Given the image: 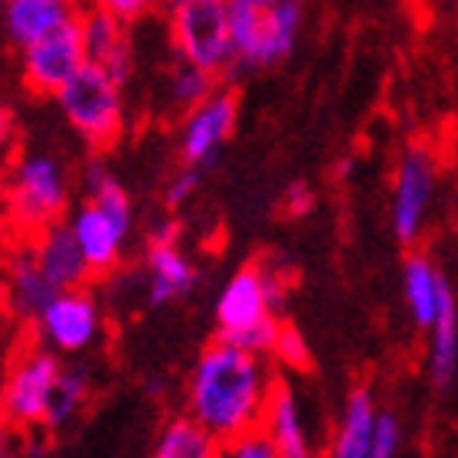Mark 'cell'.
Listing matches in <instances>:
<instances>
[{
	"label": "cell",
	"instance_id": "obj_26",
	"mask_svg": "<svg viewBox=\"0 0 458 458\" xmlns=\"http://www.w3.org/2000/svg\"><path fill=\"white\" fill-rule=\"evenodd\" d=\"M256 266H259V276H262V285L268 292V301H272V311H278L288 301L292 285H295V268H292L288 259L272 256V252L256 259Z\"/></svg>",
	"mask_w": 458,
	"mask_h": 458
},
{
	"label": "cell",
	"instance_id": "obj_24",
	"mask_svg": "<svg viewBox=\"0 0 458 458\" xmlns=\"http://www.w3.org/2000/svg\"><path fill=\"white\" fill-rule=\"evenodd\" d=\"M82 191H86L89 203H96L98 210H106L124 233H131V200H128L122 183L114 181V174L98 157L89 161L86 171H82Z\"/></svg>",
	"mask_w": 458,
	"mask_h": 458
},
{
	"label": "cell",
	"instance_id": "obj_17",
	"mask_svg": "<svg viewBox=\"0 0 458 458\" xmlns=\"http://www.w3.org/2000/svg\"><path fill=\"white\" fill-rule=\"evenodd\" d=\"M377 422H380V412H377L370 390L367 386L351 390L327 458H370L373 442H377Z\"/></svg>",
	"mask_w": 458,
	"mask_h": 458
},
{
	"label": "cell",
	"instance_id": "obj_7",
	"mask_svg": "<svg viewBox=\"0 0 458 458\" xmlns=\"http://www.w3.org/2000/svg\"><path fill=\"white\" fill-rule=\"evenodd\" d=\"M86 43L79 30V10L63 27H56L49 37L37 39L33 47L20 49V82L30 96H53L63 92L69 79L86 66Z\"/></svg>",
	"mask_w": 458,
	"mask_h": 458
},
{
	"label": "cell",
	"instance_id": "obj_9",
	"mask_svg": "<svg viewBox=\"0 0 458 458\" xmlns=\"http://www.w3.org/2000/svg\"><path fill=\"white\" fill-rule=\"evenodd\" d=\"M239 102L233 89H216L210 98H203L200 106L181 114L177 128V151L187 167H210L220 157V148L236 128Z\"/></svg>",
	"mask_w": 458,
	"mask_h": 458
},
{
	"label": "cell",
	"instance_id": "obj_32",
	"mask_svg": "<svg viewBox=\"0 0 458 458\" xmlns=\"http://www.w3.org/2000/svg\"><path fill=\"white\" fill-rule=\"evenodd\" d=\"M282 207H285L288 216H305L315 207V193L308 191V183H292L282 197Z\"/></svg>",
	"mask_w": 458,
	"mask_h": 458
},
{
	"label": "cell",
	"instance_id": "obj_14",
	"mask_svg": "<svg viewBox=\"0 0 458 458\" xmlns=\"http://www.w3.org/2000/svg\"><path fill=\"white\" fill-rule=\"evenodd\" d=\"M30 246H33V256H37L39 268H43V276L59 288V292H66V288H86V282L96 278L92 266H89L86 252L79 246L76 233L69 223H53L47 226L43 233L30 239Z\"/></svg>",
	"mask_w": 458,
	"mask_h": 458
},
{
	"label": "cell",
	"instance_id": "obj_21",
	"mask_svg": "<svg viewBox=\"0 0 458 458\" xmlns=\"http://www.w3.org/2000/svg\"><path fill=\"white\" fill-rule=\"evenodd\" d=\"M458 370V305L455 292H445L439 315L429 327V377L436 386H449Z\"/></svg>",
	"mask_w": 458,
	"mask_h": 458
},
{
	"label": "cell",
	"instance_id": "obj_4",
	"mask_svg": "<svg viewBox=\"0 0 458 458\" xmlns=\"http://www.w3.org/2000/svg\"><path fill=\"white\" fill-rule=\"evenodd\" d=\"M229 7H233L229 0H164L174 53L213 76H229L233 69Z\"/></svg>",
	"mask_w": 458,
	"mask_h": 458
},
{
	"label": "cell",
	"instance_id": "obj_23",
	"mask_svg": "<svg viewBox=\"0 0 458 458\" xmlns=\"http://www.w3.org/2000/svg\"><path fill=\"white\" fill-rule=\"evenodd\" d=\"M220 76H213L207 69L193 66L187 59H174V66L167 69V79H164V96H167V106L177 114H187L191 108H197L203 98H210L220 82Z\"/></svg>",
	"mask_w": 458,
	"mask_h": 458
},
{
	"label": "cell",
	"instance_id": "obj_18",
	"mask_svg": "<svg viewBox=\"0 0 458 458\" xmlns=\"http://www.w3.org/2000/svg\"><path fill=\"white\" fill-rule=\"evenodd\" d=\"M197 282V268L183 256L177 242H151L148 246V305H167L187 295Z\"/></svg>",
	"mask_w": 458,
	"mask_h": 458
},
{
	"label": "cell",
	"instance_id": "obj_10",
	"mask_svg": "<svg viewBox=\"0 0 458 458\" xmlns=\"http://www.w3.org/2000/svg\"><path fill=\"white\" fill-rule=\"evenodd\" d=\"M98 327H102V311L96 298L86 288H66V292H56L47 311L37 318L33 331L49 351L76 353L96 341Z\"/></svg>",
	"mask_w": 458,
	"mask_h": 458
},
{
	"label": "cell",
	"instance_id": "obj_29",
	"mask_svg": "<svg viewBox=\"0 0 458 458\" xmlns=\"http://www.w3.org/2000/svg\"><path fill=\"white\" fill-rule=\"evenodd\" d=\"M197 187H200V167H187V164H183V171H177L171 181H167L164 203H167V207H183V203L197 193Z\"/></svg>",
	"mask_w": 458,
	"mask_h": 458
},
{
	"label": "cell",
	"instance_id": "obj_19",
	"mask_svg": "<svg viewBox=\"0 0 458 458\" xmlns=\"http://www.w3.org/2000/svg\"><path fill=\"white\" fill-rule=\"evenodd\" d=\"M262 426H266V432L276 442L278 458H311V442H308L305 422H301L295 393H292L288 383L276 380L272 396L266 403Z\"/></svg>",
	"mask_w": 458,
	"mask_h": 458
},
{
	"label": "cell",
	"instance_id": "obj_22",
	"mask_svg": "<svg viewBox=\"0 0 458 458\" xmlns=\"http://www.w3.org/2000/svg\"><path fill=\"white\" fill-rule=\"evenodd\" d=\"M151 458H220V439L191 412L174 416L154 442Z\"/></svg>",
	"mask_w": 458,
	"mask_h": 458
},
{
	"label": "cell",
	"instance_id": "obj_28",
	"mask_svg": "<svg viewBox=\"0 0 458 458\" xmlns=\"http://www.w3.org/2000/svg\"><path fill=\"white\" fill-rule=\"evenodd\" d=\"M268 357H272L278 367H288V370H308V363H311L305 337L298 335V327H292V325L278 327V337H276V344H272V353H268Z\"/></svg>",
	"mask_w": 458,
	"mask_h": 458
},
{
	"label": "cell",
	"instance_id": "obj_3",
	"mask_svg": "<svg viewBox=\"0 0 458 458\" xmlns=\"http://www.w3.org/2000/svg\"><path fill=\"white\" fill-rule=\"evenodd\" d=\"M69 207L66 167L53 154H23L7 181V223L17 239H33L63 220Z\"/></svg>",
	"mask_w": 458,
	"mask_h": 458
},
{
	"label": "cell",
	"instance_id": "obj_27",
	"mask_svg": "<svg viewBox=\"0 0 458 458\" xmlns=\"http://www.w3.org/2000/svg\"><path fill=\"white\" fill-rule=\"evenodd\" d=\"M220 458H278V449L266 426H252V429L239 432L233 439L220 442Z\"/></svg>",
	"mask_w": 458,
	"mask_h": 458
},
{
	"label": "cell",
	"instance_id": "obj_34",
	"mask_svg": "<svg viewBox=\"0 0 458 458\" xmlns=\"http://www.w3.org/2000/svg\"><path fill=\"white\" fill-rule=\"evenodd\" d=\"M233 4H249V7H272L276 0H233Z\"/></svg>",
	"mask_w": 458,
	"mask_h": 458
},
{
	"label": "cell",
	"instance_id": "obj_8",
	"mask_svg": "<svg viewBox=\"0 0 458 458\" xmlns=\"http://www.w3.org/2000/svg\"><path fill=\"white\" fill-rule=\"evenodd\" d=\"M436 154L426 144H410L396 161L393 174V203H390V223L393 236L403 246H412L422 236L426 216H429L432 197H436Z\"/></svg>",
	"mask_w": 458,
	"mask_h": 458
},
{
	"label": "cell",
	"instance_id": "obj_12",
	"mask_svg": "<svg viewBox=\"0 0 458 458\" xmlns=\"http://www.w3.org/2000/svg\"><path fill=\"white\" fill-rule=\"evenodd\" d=\"M79 30H82V43H86V56L92 66L106 69L114 82H128L134 72V49L128 37V23L108 13L106 7L79 10Z\"/></svg>",
	"mask_w": 458,
	"mask_h": 458
},
{
	"label": "cell",
	"instance_id": "obj_5",
	"mask_svg": "<svg viewBox=\"0 0 458 458\" xmlns=\"http://www.w3.org/2000/svg\"><path fill=\"white\" fill-rule=\"evenodd\" d=\"M56 106L69 122V128L96 151L112 148L124 128L122 82H114L106 69L92 66V63H86L63 86Z\"/></svg>",
	"mask_w": 458,
	"mask_h": 458
},
{
	"label": "cell",
	"instance_id": "obj_6",
	"mask_svg": "<svg viewBox=\"0 0 458 458\" xmlns=\"http://www.w3.org/2000/svg\"><path fill=\"white\" fill-rule=\"evenodd\" d=\"M59 367L56 353L43 344H30L27 351H20L7 367V380L0 393L4 420L13 429H37L47 420L49 400L56 390Z\"/></svg>",
	"mask_w": 458,
	"mask_h": 458
},
{
	"label": "cell",
	"instance_id": "obj_13",
	"mask_svg": "<svg viewBox=\"0 0 458 458\" xmlns=\"http://www.w3.org/2000/svg\"><path fill=\"white\" fill-rule=\"evenodd\" d=\"M59 288L43 276L30 239H20L17 249L7 256V268H4V298H7V311L17 321L37 325V318L47 311V305L56 298Z\"/></svg>",
	"mask_w": 458,
	"mask_h": 458
},
{
	"label": "cell",
	"instance_id": "obj_25",
	"mask_svg": "<svg viewBox=\"0 0 458 458\" xmlns=\"http://www.w3.org/2000/svg\"><path fill=\"white\" fill-rule=\"evenodd\" d=\"M89 400V377L86 370H79V367H63L56 380V390H53V400H49V410H47V420L43 426L47 429H63L72 416H76Z\"/></svg>",
	"mask_w": 458,
	"mask_h": 458
},
{
	"label": "cell",
	"instance_id": "obj_1",
	"mask_svg": "<svg viewBox=\"0 0 458 458\" xmlns=\"http://www.w3.org/2000/svg\"><path fill=\"white\" fill-rule=\"evenodd\" d=\"M272 386L276 377L262 353L216 337L193 363L187 383V412L220 442L233 439L252 426H262Z\"/></svg>",
	"mask_w": 458,
	"mask_h": 458
},
{
	"label": "cell",
	"instance_id": "obj_35",
	"mask_svg": "<svg viewBox=\"0 0 458 458\" xmlns=\"http://www.w3.org/2000/svg\"><path fill=\"white\" fill-rule=\"evenodd\" d=\"M59 4H72V7H76V4H79V0H59Z\"/></svg>",
	"mask_w": 458,
	"mask_h": 458
},
{
	"label": "cell",
	"instance_id": "obj_2",
	"mask_svg": "<svg viewBox=\"0 0 458 458\" xmlns=\"http://www.w3.org/2000/svg\"><path fill=\"white\" fill-rule=\"evenodd\" d=\"M233 4V0H229ZM229 33H233V69L229 76L246 69L276 66L292 56L301 33V0H276L272 7H229Z\"/></svg>",
	"mask_w": 458,
	"mask_h": 458
},
{
	"label": "cell",
	"instance_id": "obj_15",
	"mask_svg": "<svg viewBox=\"0 0 458 458\" xmlns=\"http://www.w3.org/2000/svg\"><path fill=\"white\" fill-rule=\"evenodd\" d=\"M69 226L76 233L79 246L86 252L96 278L114 272V266L122 262V249H124L128 233H124L106 210H98L96 203H89V200L69 216Z\"/></svg>",
	"mask_w": 458,
	"mask_h": 458
},
{
	"label": "cell",
	"instance_id": "obj_11",
	"mask_svg": "<svg viewBox=\"0 0 458 458\" xmlns=\"http://www.w3.org/2000/svg\"><path fill=\"white\" fill-rule=\"evenodd\" d=\"M268 318H276V311H272L268 292L262 285L259 266L249 262L226 278V285L216 298V331H220L216 337L233 341V337L246 335L249 327H259Z\"/></svg>",
	"mask_w": 458,
	"mask_h": 458
},
{
	"label": "cell",
	"instance_id": "obj_20",
	"mask_svg": "<svg viewBox=\"0 0 458 458\" xmlns=\"http://www.w3.org/2000/svg\"><path fill=\"white\" fill-rule=\"evenodd\" d=\"M445 292H449V282L432 266V259L422 252H410V259L403 262V295H406V305H410L416 325L429 331Z\"/></svg>",
	"mask_w": 458,
	"mask_h": 458
},
{
	"label": "cell",
	"instance_id": "obj_33",
	"mask_svg": "<svg viewBox=\"0 0 458 458\" xmlns=\"http://www.w3.org/2000/svg\"><path fill=\"white\" fill-rule=\"evenodd\" d=\"M151 242H177V223L174 220H157L148 233V246Z\"/></svg>",
	"mask_w": 458,
	"mask_h": 458
},
{
	"label": "cell",
	"instance_id": "obj_31",
	"mask_svg": "<svg viewBox=\"0 0 458 458\" xmlns=\"http://www.w3.org/2000/svg\"><path fill=\"white\" fill-rule=\"evenodd\" d=\"M400 449V422L393 412H380V422H377V442H373L370 458H396Z\"/></svg>",
	"mask_w": 458,
	"mask_h": 458
},
{
	"label": "cell",
	"instance_id": "obj_16",
	"mask_svg": "<svg viewBox=\"0 0 458 458\" xmlns=\"http://www.w3.org/2000/svg\"><path fill=\"white\" fill-rule=\"evenodd\" d=\"M76 17L72 4L59 0H4V37L13 49H27Z\"/></svg>",
	"mask_w": 458,
	"mask_h": 458
},
{
	"label": "cell",
	"instance_id": "obj_30",
	"mask_svg": "<svg viewBox=\"0 0 458 458\" xmlns=\"http://www.w3.org/2000/svg\"><path fill=\"white\" fill-rule=\"evenodd\" d=\"M92 7H106L108 13H114L124 23H134V20L148 17L154 7H164V0H86Z\"/></svg>",
	"mask_w": 458,
	"mask_h": 458
}]
</instances>
